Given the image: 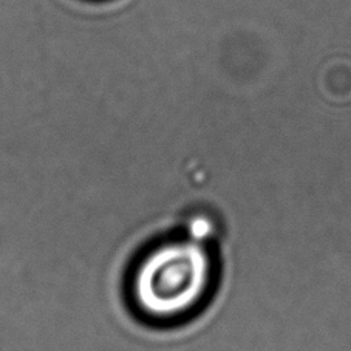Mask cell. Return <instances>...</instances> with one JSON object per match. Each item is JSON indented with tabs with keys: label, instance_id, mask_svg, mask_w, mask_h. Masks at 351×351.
Returning <instances> with one entry per match:
<instances>
[{
	"label": "cell",
	"instance_id": "cell-1",
	"mask_svg": "<svg viewBox=\"0 0 351 351\" xmlns=\"http://www.w3.org/2000/svg\"><path fill=\"white\" fill-rule=\"evenodd\" d=\"M220 282V258L214 229L204 217H193L186 231L158 241L133 265L129 293L146 322L178 325L198 314Z\"/></svg>",
	"mask_w": 351,
	"mask_h": 351
}]
</instances>
